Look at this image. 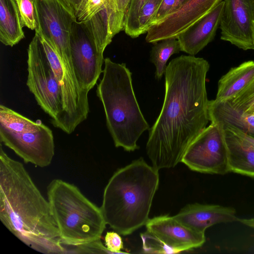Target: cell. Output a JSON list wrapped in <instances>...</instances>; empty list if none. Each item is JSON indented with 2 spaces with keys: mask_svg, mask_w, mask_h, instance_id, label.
<instances>
[{
  "mask_svg": "<svg viewBox=\"0 0 254 254\" xmlns=\"http://www.w3.org/2000/svg\"><path fill=\"white\" fill-rule=\"evenodd\" d=\"M208 62L182 55L171 61L165 73L163 106L149 129L147 154L153 167L173 168L210 121L206 80Z\"/></svg>",
  "mask_w": 254,
  "mask_h": 254,
  "instance_id": "6da1fadb",
  "label": "cell"
},
{
  "mask_svg": "<svg viewBox=\"0 0 254 254\" xmlns=\"http://www.w3.org/2000/svg\"><path fill=\"white\" fill-rule=\"evenodd\" d=\"M0 219L19 240L39 252L66 254L48 199L23 164L0 148Z\"/></svg>",
  "mask_w": 254,
  "mask_h": 254,
  "instance_id": "7a4b0ae2",
  "label": "cell"
},
{
  "mask_svg": "<svg viewBox=\"0 0 254 254\" xmlns=\"http://www.w3.org/2000/svg\"><path fill=\"white\" fill-rule=\"evenodd\" d=\"M158 171L140 158L110 179L100 208L106 224L119 234L130 235L149 220L159 183Z\"/></svg>",
  "mask_w": 254,
  "mask_h": 254,
  "instance_id": "3957f363",
  "label": "cell"
},
{
  "mask_svg": "<svg viewBox=\"0 0 254 254\" xmlns=\"http://www.w3.org/2000/svg\"><path fill=\"white\" fill-rule=\"evenodd\" d=\"M103 75L97 85L106 124L116 147L127 151L139 148L137 142L149 126L143 116L133 89L131 72L124 63L104 59Z\"/></svg>",
  "mask_w": 254,
  "mask_h": 254,
  "instance_id": "277c9868",
  "label": "cell"
},
{
  "mask_svg": "<svg viewBox=\"0 0 254 254\" xmlns=\"http://www.w3.org/2000/svg\"><path fill=\"white\" fill-rule=\"evenodd\" d=\"M47 194L64 246L74 247L101 240L107 225L101 208L76 186L54 179L47 187Z\"/></svg>",
  "mask_w": 254,
  "mask_h": 254,
  "instance_id": "5b68a950",
  "label": "cell"
},
{
  "mask_svg": "<svg viewBox=\"0 0 254 254\" xmlns=\"http://www.w3.org/2000/svg\"><path fill=\"white\" fill-rule=\"evenodd\" d=\"M0 140L25 163L49 166L55 154L51 129L40 120L33 121L4 106H0Z\"/></svg>",
  "mask_w": 254,
  "mask_h": 254,
  "instance_id": "8992f818",
  "label": "cell"
},
{
  "mask_svg": "<svg viewBox=\"0 0 254 254\" xmlns=\"http://www.w3.org/2000/svg\"><path fill=\"white\" fill-rule=\"evenodd\" d=\"M36 15L35 32L56 51L65 69L70 92L80 96L82 91L76 80L70 53V37L76 18L63 0H34Z\"/></svg>",
  "mask_w": 254,
  "mask_h": 254,
  "instance_id": "52a82bcc",
  "label": "cell"
},
{
  "mask_svg": "<svg viewBox=\"0 0 254 254\" xmlns=\"http://www.w3.org/2000/svg\"><path fill=\"white\" fill-rule=\"evenodd\" d=\"M26 82L42 110L49 115L53 126L66 133L62 89L47 57L41 38L35 32L28 50Z\"/></svg>",
  "mask_w": 254,
  "mask_h": 254,
  "instance_id": "ba28073f",
  "label": "cell"
},
{
  "mask_svg": "<svg viewBox=\"0 0 254 254\" xmlns=\"http://www.w3.org/2000/svg\"><path fill=\"white\" fill-rule=\"evenodd\" d=\"M181 162L201 173L224 175L230 172L223 125L211 122L189 145Z\"/></svg>",
  "mask_w": 254,
  "mask_h": 254,
  "instance_id": "9c48e42d",
  "label": "cell"
},
{
  "mask_svg": "<svg viewBox=\"0 0 254 254\" xmlns=\"http://www.w3.org/2000/svg\"><path fill=\"white\" fill-rule=\"evenodd\" d=\"M70 48L74 74L80 89L88 94L97 83L103 70V55L80 22L72 25Z\"/></svg>",
  "mask_w": 254,
  "mask_h": 254,
  "instance_id": "30bf717a",
  "label": "cell"
},
{
  "mask_svg": "<svg viewBox=\"0 0 254 254\" xmlns=\"http://www.w3.org/2000/svg\"><path fill=\"white\" fill-rule=\"evenodd\" d=\"M222 0H187L179 8L149 26L146 41L156 43L177 37L210 12Z\"/></svg>",
  "mask_w": 254,
  "mask_h": 254,
  "instance_id": "8fae6325",
  "label": "cell"
},
{
  "mask_svg": "<svg viewBox=\"0 0 254 254\" xmlns=\"http://www.w3.org/2000/svg\"><path fill=\"white\" fill-rule=\"evenodd\" d=\"M221 40L244 50H254V0H224Z\"/></svg>",
  "mask_w": 254,
  "mask_h": 254,
  "instance_id": "7c38bea8",
  "label": "cell"
},
{
  "mask_svg": "<svg viewBox=\"0 0 254 254\" xmlns=\"http://www.w3.org/2000/svg\"><path fill=\"white\" fill-rule=\"evenodd\" d=\"M147 231L153 234L176 253L201 247L205 242V233L193 231L168 215L149 219Z\"/></svg>",
  "mask_w": 254,
  "mask_h": 254,
  "instance_id": "4fadbf2b",
  "label": "cell"
},
{
  "mask_svg": "<svg viewBox=\"0 0 254 254\" xmlns=\"http://www.w3.org/2000/svg\"><path fill=\"white\" fill-rule=\"evenodd\" d=\"M173 217L196 232L205 233L208 228L219 223L238 221L235 209L218 204H188Z\"/></svg>",
  "mask_w": 254,
  "mask_h": 254,
  "instance_id": "5bb4252c",
  "label": "cell"
},
{
  "mask_svg": "<svg viewBox=\"0 0 254 254\" xmlns=\"http://www.w3.org/2000/svg\"><path fill=\"white\" fill-rule=\"evenodd\" d=\"M224 7L222 0L177 37L181 51L194 56L213 40L220 26Z\"/></svg>",
  "mask_w": 254,
  "mask_h": 254,
  "instance_id": "9a60e30c",
  "label": "cell"
},
{
  "mask_svg": "<svg viewBox=\"0 0 254 254\" xmlns=\"http://www.w3.org/2000/svg\"><path fill=\"white\" fill-rule=\"evenodd\" d=\"M224 130L229 172L254 178V147L225 128Z\"/></svg>",
  "mask_w": 254,
  "mask_h": 254,
  "instance_id": "2e32d148",
  "label": "cell"
},
{
  "mask_svg": "<svg viewBox=\"0 0 254 254\" xmlns=\"http://www.w3.org/2000/svg\"><path fill=\"white\" fill-rule=\"evenodd\" d=\"M254 77V61L245 62L231 68L219 80L215 101H229Z\"/></svg>",
  "mask_w": 254,
  "mask_h": 254,
  "instance_id": "e0dca14e",
  "label": "cell"
},
{
  "mask_svg": "<svg viewBox=\"0 0 254 254\" xmlns=\"http://www.w3.org/2000/svg\"><path fill=\"white\" fill-rule=\"evenodd\" d=\"M208 115L211 122L229 125L254 137V115L243 114L234 109L228 101H209Z\"/></svg>",
  "mask_w": 254,
  "mask_h": 254,
  "instance_id": "ac0fdd59",
  "label": "cell"
},
{
  "mask_svg": "<svg viewBox=\"0 0 254 254\" xmlns=\"http://www.w3.org/2000/svg\"><path fill=\"white\" fill-rule=\"evenodd\" d=\"M21 16L15 0H0V41L13 47L25 37Z\"/></svg>",
  "mask_w": 254,
  "mask_h": 254,
  "instance_id": "d6986e66",
  "label": "cell"
},
{
  "mask_svg": "<svg viewBox=\"0 0 254 254\" xmlns=\"http://www.w3.org/2000/svg\"><path fill=\"white\" fill-rule=\"evenodd\" d=\"M132 0H106L102 9L93 19L111 38L124 30L127 13Z\"/></svg>",
  "mask_w": 254,
  "mask_h": 254,
  "instance_id": "ffe728a7",
  "label": "cell"
},
{
  "mask_svg": "<svg viewBox=\"0 0 254 254\" xmlns=\"http://www.w3.org/2000/svg\"><path fill=\"white\" fill-rule=\"evenodd\" d=\"M159 42L152 47L150 52V60L155 66V77L157 79L161 78L165 74L166 63L170 57L181 51L177 38H168Z\"/></svg>",
  "mask_w": 254,
  "mask_h": 254,
  "instance_id": "44dd1931",
  "label": "cell"
},
{
  "mask_svg": "<svg viewBox=\"0 0 254 254\" xmlns=\"http://www.w3.org/2000/svg\"><path fill=\"white\" fill-rule=\"evenodd\" d=\"M74 13L77 21L86 22L100 11L106 0H63Z\"/></svg>",
  "mask_w": 254,
  "mask_h": 254,
  "instance_id": "7402d4cb",
  "label": "cell"
},
{
  "mask_svg": "<svg viewBox=\"0 0 254 254\" xmlns=\"http://www.w3.org/2000/svg\"><path fill=\"white\" fill-rule=\"evenodd\" d=\"M227 101L240 113L252 114L254 112V77L244 89Z\"/></svg>",
  "mask_w": 254,
  "mask_h": 254,
  "instance_id": "603a6c76",
  "label": "cell"
},
{
  "mask_svg": "<svg viewBox=\"0 0 254 254\" xmlns=\"http://www.w3.org/2000/svg\"><path fill=\"white\" fill-rule=\"evenodd\" d=\"M147 0H132L127 13L124 31L131 38L138 37V18L140 10Z\"/></svg>",
  "mask_w": 254,
  "mask_h": 254,
  "instance_id": "cb8c5ba5",
  "label": "cell"
},
{
  "mask_svg": "<svg viewBox=\"0 0 254 254\" xmlns=\"http://www.w3.org/2000/svg\"><path fill=\"white\" fill-rule=\"evenodd\" d=\"M163 0H147L143 5L139 15L138 34L147 32L152 19Z\"/></svg>",
  "mask_w": 254,
  "mask_h": 254,
  "instance_id": "d4e9b609",
  "label": "cell"
},
{
  "mask_svg": "<svg viewBox=\"0 0 254 254\" xmlns=\"http://www.w3.org/2000/svg\"><path fill=\"white\" fill-rule=\"evenodd\" d=\"M144 253L149 254H175L158 238L146 230L140 234Z\"/></svg>",
  "mask_w": 254,
  "mask_h": 254,
  "instance_id": "484cf974",
  "label": "cell"
},
{
  "mask_svg": "<svg viewBox=\"0 0 254 254\" xmlns=\"http://www.w3.org/2000/svg\"><path fill=\"white\" fill-rule=\"evenodd\" d=\"M23 27L33 30L36 28V15L34 0H15Z\"/></svg>",
  "mask_w": 254,
  "mask_h": 254,
  "instance_id": "4316f807",
  "label": "cell"
},
{
  "mask_svg": "<svg viewBox=\"0 0 254 254\" xmlns=\"http://www.w3.org/2000/svg\"><path fill=\"white\" fill-rule=\"evenodd\" d=\"M105 246L112 254H126L122 252L123 242L120 234L117 232H107L104 238Z\"/></svg>",
  "mask_w": 254,
  "mask_h": 254,
  "instance_id": "83f0119b",
  "label": "cell"
},
{
  "mask_svg": "<svg viewBox=\"0 0 254 254\" xmlns=\"http://www.w3.org/2000/svg\"><path fill=\"white\" fill-rule=\"evenodd\" d=\"M74 247L73 249L72 253L112 254L107 247L103 245L101 240Z\"/></svg>",
  "mask_w": 254,
  "mask_h": 254,
  "instance_id": "f1b7e54d",
  "label": "cell"
},
{
  "mask_svg": "<svg viewBox=\"0 0 254 254\" xmlns=\"http://www.w3.org/2000/svg\"><path fill=\"white\" fill-rule=\"evenodd\" d=\"M177 0H163L159 7L153 16L150 25L155 23L170 13Z\"/></svg>",
  "mask_w": 254,
  "mask_h": 254,
  "instance_id": "f546056e",
  "label": "cell"
},
{
  "mask_svg": "<svg viewBox=\"0 0 254 254\" xmlns=\"http://www.w3.org/2000/svg\"><path fill=\"white\" fill-rule=\"evenodd\" d=\"M223 126H224V127L225 129L230 131L232 133L234 134L236 136L244 139L248 143H249L251 145H252L253 147H254V137H253L245 133L244 132L240 130V129L233 126L229 125Z\"/></svg>",
  "mask_w": 254,
  "mask_h": 254,
  "instance_id": "4dcf8cb0",
  "label": "cell"
},
{
  "mask_svg": "<svg viewBox=\"0 0 254 254\" xmlns=\"http://www.w3.org/2000/svg\"><path fill=\"white\" fill-rule=\"evenodd\" d=\"M238 221L247 226L254 228V217L251 218H238Z\"/></svg>",
  "mask_w": 254,
  "mask_h": 254,
  "instance_id": "1f68e13d",
  "label": "cell"
},
{
  "mask_svg": "<svg viewBox=\"0 0 254 254\" xmlns=\"http://www.w3.org/2000/svg\"><path fill=\"white\" fill-rule=\"evenodd\" d=\"M187 0H177L171 12L175 11L179 8L182 4H183ZM170 14V13H169Z\"/></svg>",
  "mask_w": 254,
  "mask_h": 254,
  "instance_id": "d6a6232c",
  "label": "cell"
},
{
  "mask_svg": "<svg viewBox=\"0 0 254 254\" xmlns=\"http://www.w3.org/2000/svg\"><path fill=\"white\" fill-rule=\"evenodd\" d=\"M253 40L254 43V20L253 21Z\"/></svg>",
  "mask_w": 254,
  "mask_h": 254,
  "instance_id": "836d02e7",
  "label": "cell"
},
{
  "mask_svg": "<svg viewBox=\"0 0 254 254\" xmlns=\"http://www.w3.org/2000/svg\"><path fill=\"white\" fill-rule=\"evenodd\" d=\"M254 114V112L252 114Z\"/></svg>",
  "mask_w": 254,
  "mask_h": 254,
  "instance_id": "e575fe53",
  "label": "cell"
}]
</instances>
